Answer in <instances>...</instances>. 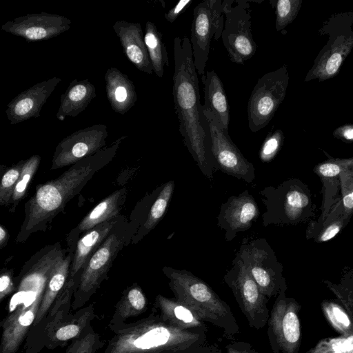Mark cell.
<instances>
[{
	"mask_svg": "<svg viewBox=\"0 0 353 353\" xmlns=\"http://www.w3.org/2000/svg\"><path fill=\"white\" fill-rule=\"evenodd\" d=\"M163 272L174 299L190 308L202 321L223 330L229 339L240 333L230 307L203 280L185 270L164 267Z\"/></svg>",
	"mask_w": 353,
	"mask_h": 353,
	"instance_id": "cell-5",
	"label": "cell"
},
{
	"mask_svg": "<svg viewBox=\"0 0 353 353\" xmlns=\"http://www.w3.org/2000/svg\"><path fill=\"white\" fill-rule=\"evenodd\" d=\"M327 353H329V352H327ZM330 353H337V352H330Z\"/></svg>",
	"mask_w": 353,
	"mask_h": 353,
	"instance_id": "cell-48",
	"label": "cell"
},
{
	"mask_svg": "<svg viewBox=\"0 0 353 353\" xmlns=\"http://www.w3.org/2000/svg\"><path fill=\"white\" fill-rule=\"evenodd\" d=\"M259 214L257 203L248 191L231 196L221 206L218 225L225 230V239H232L236 233L247 230Z\"/></svg>",
	"mask_w": 353,
	"mask_h": 353,
	"instance_id": "cell-19",
	"label": "cell"
},
{
	"mask_svg": "<svg viewBox=\"0 0 353 353\" xmlns=\"http://www.w3.org/2000/svg\"><path fill=\"white\" fill-rule=\"evenodd\" d=\"M61 81L59 77H54L37 83L17 95L6 109L8 122L15 125L39 117L43 106Z\"/></svg>",
	"mask_w": 353,
	"mask_h": 353,
	"instance_id": "cell-18",
	"label": "cell"
},
{
	"mask_svg": "<svg viewBox=\"0 0 353 353\" xmlns=\"http://www.w3.org/2000/svg\"><path fill=\"white\" fill-rule=\"evenodd\" d=\"M202 81L204 116L212 119L223 130L229 132L230 106L222 81L213 70L202 75Z\"/></svg>",
	"mask_w": 353,
	"mask_h": 353,
	"instance_id": "cell-21",
	"label": "cell"
},
{
	"mask_svg": "<svg viewBox=\"0 0 353 353\" xmlns=\"http://www.w3.org/2000/svg\"><path fill=\"white\" fill-rule=\"evenodd\" d=\"M72 256L68 253L52 271L43 294L36 319L31 327H37L46 317L69 276Z\"/></svg>",
	"mask_w": 353,
	"mask_h": 353,
	"instance_id": "cell-27",
	"label": "cell"
},
{
	"mask_svg": "<svg viewBox=\"0 0 353 353\" xmlns=\"http://www.w3.org/2000/svg\"><path fill=\"white\" fill-rule=\"evenodd\" d=\"M104 345L101 336L91 325L79 337L72 340L65 353H97Z\"/></svg>",
	"mask_w": 353,
	"mask_h": 353,
	"instance_id": "cell-33",
	"label": "cell"
},
{
	"mask_svg": "<svg viewBox=\"0 0 353 353\" xmlns=\"http://www.w3.org/2000/svg\"><path fill=\"white\" fill-rule=\"evenodd\" d=\"M125 138L119 137L110 146L79 161L56 179L38 185L34 194L25 204V218L17 241L23 242L31 234L46 230L66 203L112 161Z\"/></svg>",
	"mask_w": 353,
	"mask_h": 353,
	"instance_id": "cell-2",
	"label": "cell"
},
{
	"mask_svg": "<svg viewBox=\"0 0 353 353\" xmlns=\"http://www.w3.org/2000/svg\"><path fill=\"white\" fill-rule=\"evenodd\" d=\"M107 125L95 124L63 138L55 148L51 170L72 165L105 147Z\"/></svg>",
	"mask_w": 353,
	"mask_h": 353,
	"instance_id": "cell-14",
	"label": "cell"
},
{
	"mask_svg": "<svg viewBox=\"0 0 353 353\" xmlns=\"http://www.w3.org/2000/svg\"><path fill=\"white\" fill-rule=\"evenodd\" d=\"M225 21L221 39L232 62L243 64L257 48L252 33L248 1H223Z\"/></svg>",
	"mask_w": 353,
	"mask_h": 353,
	"instance_id": "cell-9",
	"label": "cell"
},
{
	"mask_svg": "<svg viewBox=\"0 0 353 353\" xmlns=\"http://www.w3.org/2000/svg\"><path fill=\"white\" fill-rule=\"evenodd\" d=\"M60 257L48 250L37 252L14 279L17 305L0 323V353H17L32 326L48 279Z\"/></svg>",
	"mask_w": 353,
	"mask_h": 353,
	"instance_id": "cell-3",
	"label": "cell"
},
{
	"mask_svg": "<svg viewBox=\"0 0 353 353\" xmlns=\"http://www.w3.org/2000/svg\"><path fill=\"white\" fill-rule=\"evenodd\" d=\"M112 28L130 62L141 72L151 74L153 68L141 24L119 20L114 23Z\"/></svg>",
	"mask_w": 353,
	"mask_h": 353,
	"instance_id": "cell-20",
	"label": "cell"
},
{
	"mask_svg": "<svg viewBox=\"0 0 353 353\" xmlns=\"http://www.w3.org/2000/svg\"><path fill=\"white\" fill-rule=\"evenodd\" d=\"M309 200L306 194L298 190L290 191L285 196V205L288 210H298L305 207Z\"/></svg>",
	"mask_w": 353,
	"mask_h": 353,
	"instance_id": "cell-40",
	"label": "cell"
},
{
	"mask_svg": "<svg viewBox=\"0 0 353 353\" xmlns=\"http://www.w3.org/2000/svg\"><path fill=\"white\" fill-rule=\"evenodd\" d=\"M223 16V1L221 0H205L193 9L190 40L195 68L201 76L205 73L211 39L221 37Z\"/></svg>",
	"mask_w": 353,
	"mask_h": 353,
	"instance_id": "cell-11",
	"label": "cell"
},
{
	"mask_svg": "<svg viewBox=\"0 0 353 353\" xmlns=\"http://www.w3.org/2000/svg\"><path fill=\"white\" fill-rule=\"evenodd\" d=\"M128 225L125 217L123 216L89 259L82 270L78 288L73 295L72 310L81 308L106 278L113 261L126 241L129 234Z\"/></svg>",
	"mask_w": 353,
	"mask_h": 353,
	"instance_id": "cell-7",
	"label": "cell"
},
{
	"mask_svg": "<svg viewBox=\"0 0 353 353\" xmlns=\"http://www.w3.org/2000/svg\"><path fill=\"white\" fill-rule=\"evenodd\" d=\"M40 161L41 157L37 154L25 160L22 171L11 199L10 212H14L19 202L26 196L29 185L39 168Z\"/></svg>",
	"mask_w": 353,
	"mask_h": 353,
	"instance_id": "cell-31",
	"label": "cell"
},
{
	"mask_svg": "<svg viewBox=\"0 0 353 353\" xmlns=\"http://www.w3.org/2000/svg\"><path fill=\"white\" fill-rule=\"evenodd\" d=\"M353 12L332 15L323 23L320 34H327L328 40L314 59L304 81L319 82L338 74L344 61L353 49Z\"/></svg>",
	"mask_w": 353,
	"mask_h": 353,
	"instance_id": "cell-6",
	"label": "cell"
},
{
	"mask_svg": "<svg viewBox=\"0 0 353 353\" xmlns=\"http://www.w3.org/2000/svg\"><path fill=\"white\" fill-rule=\"evenodd\" d=\"M174 188L173 181H170L161 186L139 233L141 236L148 234L162 219L172 196Z\"/></svg>",
	"mask_w": 353,
	"mask_h": 353,
	"instance_id": "cell-30",
	"label": "cell"
},
{
	"mask_svg": "<svg viewBox=\"0 0 353 353\" xmlns=\"http://www.w3.org/2000/svg\"><path fill=\"white\" fill-rule=\"evenodd\" d=\"M325 314L332 325L339 332L347 334L352 329L351 321L345 311L333 303H324Z\"/></svg>",
	"mask_w": 353,
	"mask_h": 353,
	"instance_id": "cell-35",
	"label": "cell"
},
{
	"mask_svg": "<svg viewBox=\"0 0 353 353\" xmlns=\"http://www.w3.org/2000/svg\"><path fill=\"white\" fill-rule=\"evenodd\" d=\"M343 203L346 208H353V190L344 194V196L343 198Z\"/></svg>",
	"mask_w": 353,
	"mask_h": 353,
	"instance_id": "cell-46",
	"label": "cell"
},
{
	"mask_svg": "<svg viewBox=\"0 0 353 353\" xmlns=\"http://www.w3.org/2000/svg\"><path fill=\"white\" fill-rule=\"evenodd\" d=\"M237 256L265 296L270 299L279 293L283 288L278 265L265 239H244Z\"/></svg>",
	"mask_w": 353,
	"mask_h": 353,
	"instance_id": "cell-13",
	"label": "cell"
},
{
	"mask_svg": "<svg viewBox=\"0 0 353 353\" xmlns=\"http://www.w3.org/2000/svg\"><path fill=\"white\" fill-rule=\"evenodd\" d=\"M173 50L172 94L179 132L202 172L211 179L214 161L210 151L209 125L200 103L198 73L190 39L176 37Z\"/></svg>",
	"mask_w": 353,
	"mask_h": 353,
	"instance_id": "cell-1",
	"label": "cell"
},
{
	"mask_svg": "<svg viewBox=\"0 0 353 353\" xmlns=\"http://www.w3.org/2000/svg\"><path fill=\"white\" fill-rule=\"evenodd\" d=\"M17 287L13 279V270L3 268L0 276V303L8 295L16 292Z\"/></svg>",
	"mask_w": 353,
	"mask_h": 353,
	"instance_id": "cell-39",
	"label": "cell"
},
{
	"mask_svg": "<svg viewBox=\"0 0 353 353\" xmlns=\"http://www.w3.org/2000/svg\"><path fill=\"white\" fill-rule=\"evenodd\" d=\"M223 281L232 290L249 325L256 330L264 327L270 316L267 306L268 298L261 292L237 255L232 267L223 276Z\"/></svg>",
	"mask_w": 353,
	"mask_h": 353,
	"instance_id": "cell-10",
	"label": "cell"
},
{
	"mask_svg": "<svg viewBox=\"0 0 353 353\" xmlns=\"http://www.w3.org/2000/svg\"><path fill=\"white\" fill-rule=\"evenodd\" d=\"M353 165V159H335L324 162L319 165L317 170L321 175L325 177H333L341 171Z\"/></svg>",
	"mask_w": 353,
	"mask_h": 353,
	"instance_id": "cell-38",
	"label": "cell"
},
{
	"mask_svg": "<svg viewBox=\"0 0 353 353\" xmlns=\"http://www.w3.org/2000/svg\"><path fill=\"white\" fill-rule=\"evenodd\" d=\"M25 160L9 168L3 174L0 184V205L8 206L22 171Z\"/></svg>",
	"mask_w": 353,
	"mask_h": 353,
	"instance_id": "cell-34",
	"label": "cell"
},
{
	"mask_svg": "<svg viewBox=\"0 0 353 353\" xmlns=\"http://www.w3.org/2000/svg\"><path fill=\"white\" fill-rule=\"evenodd\" d=\"M289 83L287 66L282 65L260 77L248 103V126L253 132L265 128L284 100Z\"/></svg>",
	"mask_w": 353,
	"mask_h": 353,
	"instance_id": "cell-8",
	"label": "cell"
},
{
	"mask_svg": "<svg viewBox=\"0 0 353 353\" xmlns=\"http://www.w3.org/2000/svg\"><path fill=\"white\" fill-rule=\"evenodd\" d=\"M283 139V133L280 129L270 133L265 139L259 150L261 161L269 162L272 160L281 148Z\"/></svg>",
	"mask_w": 353,
	"mask_h": 353,
	"instance_id": "cell-36",
	"label": "cell"
},
{
	"mask_svg": "<svg viewBox=\"0 0 353 353\" xmlns=\"http://www.w3.org/2000/svg\"><path fill=\"white\" fill-rule=\"evenodd\" d=\"M71 23L65 16L41 12L7 21L1 26V30L32 42L56 37L68 31Z\"/></svg>",
	"mask_w": 353,
	"mask_h": 353,
	"instance_id": "cell-17",
	"label": "cell"
},
{
	"mask_svg": "<svg viewBox=\"0 0 353 353\" xmlns=\"http://www.w3.org/2000/svg\"><path fill=\"white\" fill-rule=\"evenodd\" d=\"M106 97L112 109L121 115L125 114L137 101L133 82L119 69L109 68L105 74Z\"/></svg>",
	"mask_w": 353,
	"mask_h": 353,
	"instance_id": "cell-23",
	"label": "cell"
},
{
	"mask_svg": "<svg viewBox=\"0 0 353 353\" xmlns=\"http://www.w3.org/2000/svg\"><path fill=\"white\" fill-rule=\"evenodd\" d=\"M221 350L216 343L196 345L176 353H221Z\"/></svg>",
	"mask_w": 353,
	"mask_h": 353,
	"instance_id": "cell-43",
	"label": "cell"
},
{
	"mask_svg": "<svg viewBox=\"0 0 353 353\" xmlns=\"http://www.w3.org/2000/svg\"><path fill=\"white\" fill-rule=\"evenodd\" d=\"M315 350V353H327L333 351L337 353H353V335L347 337L334 339L329 343L319 345Z\"/></svg>",
	"mask_w": 353,
	"mask_h": 353,
	"instance_id": "cell-37",
	"label": "cell"
},
{
	"mask_svg": "<svg viewBox=\"0 0 353 353\" xmlns=\"http://www.w3.org/2000/svg\"><path fill=\"white\" fill-rule=\"evenodd\" d=\"M341 229L340 225L335 223L330 225H329L324 232L321 234L319 241H327L331 239H332L334 236H336Z\"/></svg>",
	"mask_w": 353,
	"mask_h": 353,
	"instance_id": "cell-45",
	"label": "cell"
},
{
	"mask_svg": "<svg viewBox=\"0 0 353 353\" xmlns=\"http://www.w3.org/2000/svg\"><path fill=\"white\" fill-rule=\"evenodd\" d=\"M144 40L152 65L153 72L160 78L163 77L164 67L169 66V58L163 34L154 23L148 21L145 24Z\"/></svg>",
	"mask_w": 353,
	"mask_h": 353,
	"instance_id": "cell-29",
	"label": "cell"
},
{
	"mask_svg": "<svg viewBox=\"0 0 353 353\" xmlns=\"http://www.w3.org/2000/svg\"><path fill=\"white\" fill-rule=\"evenodd\" d=\"M270 3L275 9L276 31H281L296 17L303 3L302 0H271Z\"/></svg>",
	"mask_w": 353,
	"mask_h": 353,
	"instance_id": "cell-32",
	"label": "cell"
},
{
	"mask_svg": "<svg viewBox=\"0 0 353 353\" xmlns=\"http://www.w3.org/2000/svg\"><path fill=\"white\" fill-rule=\"evenodd\" d=\"M333 135L344 141H353V124H345L338 127L334 130Z\"/></svg>",
	"mask_w": 353,
	"mask_h": 353,
	"instance_id": "cell-44",
	"label": "cell"
},
{
	"mask_svg": "<svg viewBox=\"0 0 353 353\" xmlns=\"http://www.w3.org/2000/svg\"><path fill=\"white\" fill-rule=\"evenodd\" d=\"M122 218L123 216L119 215L85 232L77 241L74 250L68 279H72L81 274L92 255Z\"/></svg>",
	"mask_w": 353,
	"mask_h": 353,
	"instance_id": "cell-22",
	"label": "cell"
},
{
	"mask_svg": "<svg viewBox=\"0 0 353 353\" xmlns=\"http://www.w3.org/2000/svg\"><path fill=\"white\" fill-rule=\"evenodd\" d=\"M71 301L64 303L57 314L41 326L43 342L48 349L64 346L70 340L82 335L90 326L94 318L93 304L80 308L74 314L69 313Z\"/></svg>",
	"mask_w": 353,
	"mask_h": 353,
	"instance_id": "cell-15",
	"label": "cell"
},
{
	"mask_svg": "<svg viewBox=\"0 0 353 353\" xmlns=\"http://www.w3.org/2000/svg\"><path fill=\"white\" fill-rule=\"evenodd\" d=\"M96 96V88L88 79L72 80L61 96L57 119L61 121L67 117L78 116Z\"/></svg>",
	"mask_w": 353,
	"mask_h": 353,
	"instance_id": "cell-25",
	"label": "cell"
},
{
	"mask_svg": "<svg viewBox=\"0 0 353 353\" xmlns=\"http://www.w3.org/2000/svg\"><path fill=\"white\" fill-rule=\"evenodd\" d=\"M225 348V353H259L246 341H233L227 344Z\"/></svg>",
	"mask_w": 353,
	"mask_h": 353,
	"instance_id": "cell-42",
	"label": "cell"
},
{
	"mask_svg": "<svg viewBox=\"0 0 353 353\" xmlns=\"http://www.w3.org/2000/svg\"><path fill=\"white\" fill-rule=\"evenodd\" d=\"M192 2V0L179 1L173 8L165 14V19L170 23L174 22L179 16L189 8Z\"/></svg>",
	"mask_w": 353,
	"mask_h": 353,
	"instance_id": "cell-41",
	"label": "cell"
},
{
	"mask_svg": "<svg viewBox=\"0 0 353 353\" xmlns=\"http://www.w3.org/2000/svg\"><path fill=\"white\" fill-rule=\"evenodd\" d=\"M148 308V300L142 289L137 283L123 291L109 326L124 323L130 317L137 316Z\"/></svg>",
	"mask_w": 353,
	"mask_h": 353,
	"instance_id": "cell-28",
	"label": "cell"
},
{
	"mask_svg": "<svg viewBox=\"0 0 353 353\" xmlns=\"http://www.w3.org/2000/svg\"><path fill=\"white\" fill-rule=\"evenodd\" d=\"M209 125L210 151L218 167L228 174L250 183L254 179V168L232 141L229 133L212 119L205 117Z\"/></svg>",
	"mask_w": 353,
	"mask_h": 353,
	"instance_id": "cell-16",
	"label": "cell"
},
{
	"mask_svg": "<svg viewBox=\"0 0 353 353\" xmlns=\"http://www.w3.org/2000/svg\"><path fill=\"white\" fill-rule=\"evenodd\" d=\"M127 196L125 188L117 190L102 200L80 221L75 231L77 234L118 216Z\"/></svg>",
	"mask_w": 353,
	"mask_h": 353,
	"instance_id": "cell-26",
	"label": "cell"
},
{
	"mask_svg": "<svg viewBox=\"0 0 353 353\" xmlns=\"http://www.w3.org/2000/svg\"><path fill=\"white\" fill-rule=\"evenodd\" d=\"M154 307L163 321L182 330H205L208 326L190 308L176 301L158 294Z\"/></svg>",
	"mask_w": 353,
	"mask_h": 353,
	"instance_id": "cell-24",
	"label": "cell"
},
{
	"mask_svg": "<svg viewBox=\"0 0 353 353\" xmlns=\"http://www.w3.org/2000/svg\"><path fill=\"white\" fill-rule=\"evenodd\" d=\"M114 333L103 353H176L208 343V330H182L165 323L153 307L135 322L109 326Z\"/></svg>",
	"mask_w": 353,
	"mask_h": 353,
	"instance_id": "cell-4",
	"label": "cell"
},
{
	"mask_svg": "<svg viewBox=\"0 0 353 353\" xmlns=\"http://www.w3.org/2000/svg\"><path fill=\"white\" fill-rule=\"evenodd\" d=\"M298 306L282 288L270 312L268 336L274 353H296L301 338Z\"/></svg>",
	"mask_w": 353,
	"mask_h": 353,
	"instance_id": "cell-12",
	"label": "cell"
},
{
	"mask_svg": "<svg viewBox=\"0 0 353 353\" xmlns=\"http://www.w3.org/2000/svg\"><path fill=\"white\" fill-rule=\"evenodd\" d=\"M8 239V233L6 228L2 225L0 226V248L6 245Z\"/></svg>",
	"mask_w": 353,
	"mask_h": 353,
	"instance_id": "cell-47",
	"label": "cell"
}]
</instances>
